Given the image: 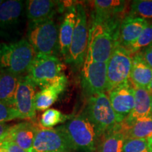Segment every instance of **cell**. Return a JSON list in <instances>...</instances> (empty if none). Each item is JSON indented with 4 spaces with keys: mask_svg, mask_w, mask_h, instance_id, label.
<instances>
[{
    "mask_svg": "<svg viewBox=\"0 0 152 152\" xmlns=\"http://www.w3.org/2000/svg\"><path fill=\"white\" fill-rule=\"evenodd\" d=\"M8 133H9V132H7V134H5L4 135H3L2 137H0V147H1L4 142L6 140H7V137H8Z\"/></svg>",
    "mask_w": 152,
    "mask_h": 152,
    "instance_id": "d6a6232c",
    "label": "cell"
},
{
    "mask_svg": "<svg viewBox=\"0 0 152 152\" xmlns=\"http://www.w3.org/2000/svg\"><path fill=\"white\" fill-rule=\"evenodd\" d=\"M73 117L71 115H65L57 109H49L42 115L39 124L44 128H52L61 123L69 121Z\"/></svg>",
    "mask_w": 152,
    "mask_h": 152,
    "instance_id": "d4e9b609",
    "label": "cell"
},
{
    "mask_svg": "<svg viewBox=\"0 0 152 152\" xmlns=\"http://www.w3.org/2000/svg\"><path fill=\"white\" fill-rule=\"evenodd\" d=\"M35 56V50L26 39L0 43V73L18 76L28 73Z\"/></svg>",
    "mask_w": 152,
    "mask_h": 152,
    "instance_id": "7a4b0ae2",
    "label": "cell"
},
{
    "mask_svg": "<svg viewBox=\"0 0 152 152\" xmlns=\"http://www.w3.org/2000/svg\"><path fill=\"white\" fill-rule=\"evenodd\" d=\"M147 90H148V91H149L150 93H151V94H152V80L151 82V83H150V84H149V87H148Z\"/></svg>",
    "mask_w": 152,
    "mask_h": 152,
    "instance_id": "e575fe53",
    "label": "cell"
},
{
    "mask_svg": "<svg viewBox=\"0 0 152 152\" xmlns=\"http://www.w3.org/2000/svg\"><path fill=\"white\" fill-rule=\"evenodd\" d=\"M141 54L143 57L144 60L148 64L150 68H152V44L146 48L142 49Z\"/></svg>",
    "mask_w": 152,
    "mask_h": 152,
    "instance_id": "4dcf8cb0",
    "label": "cell"
},
{
    "mask_svg": "<svg viewBox=\"0 0 152 152\" xmlns=\"http://www.w3.org/2000/svg\"><path fill=\"white\" fill-rule=\"evenodd\" d=\"M107 93L118 123H121L130 115L134 108L135 98L134 85L129 80Z\"/></svg>",
    "mask_w": 152,
    "mask_h": 152,
    "instance_id": "7c38bea8",
    "label": "cell"
},
{
    "mask_svg": "<svg viewBox=\"0 0 152 152\" xmlns=\"http://www.w3.org/2000/svg\"><path fill=\"white\" fill-rule=\"evenodd\" d=\"M123 152H150L146 139L128 138L125 140Z\"/></svg>",
    "mask_w": 152,
    "mask_h": 152,
    "instance_id": "83f0119b",
    "label": "cell"
},
{
    "mask_svg": "<svg viewBox=\"0 0 152 152\" xmlns=\"http://www.w3.org/2000/svg\"><path fill=\"white\" fill-rule=\"evenodd\" d=\"M0 152H26L21 147L10 140H6L0 147Z\"/></svg>",
    "mask_w": 152,
    "mask_h": 152,
    "instance_id": "f546056e",
    "label": "cell"
},
{
    "mask_svg": "<svg viewBox=\"0 0 152 152\" xmlns=\"http://www.w3.org/2000/svg\"><path fill=\"white\" fill-rule=\"evenodd\" d=\"M133 55L119 45L115 46L107 62L106 92L130 80Z\"/></svg>",
    "mask_w": 152,
    "mask_h": 152,
    "instance_id": "ba28073f",
    "label": "cell"
},
{
    "mask_svg": "<svg viewBox=\"0 0 152 152\" xmlns=\"http://www.w3.org/2000/svg\"><path fill=\"white\" fill-rule=\"evenodd\" d=\"M24 9L23 1L9 0L0 5V28L9 30L14 28L20 20Z\"/></svg>",
    "mask_w": 152,
    "mask_h": 152,
    "instance_id": "d6986e66",
    "label": "cell"
},
{
    "mask_svg": "<svg viewBox=\"0 0 152 152\" xmlns=\"http://www.w3.org/2000/svg\"><path fill=\"white\" fill-rule=\"evenodd\" d=\"M81 86L87 97L106 93L107 89V63L94 61L85 57L81 71Z\"/></svg>",
    "mask_w": 152,
    "mask_h": 152,
    "instance_id": "9c48e42d",
    "label": "cell"
},
{
    "mask_svg": "<svg viewBox=\"0 0 152 152\" xmlns=\"http://www.w3.org/2000/svg\"><path fill=\"white\" fill-rule=\"evenodd\" d=\"M151 114H152V94L151 96Z\"/></svg>",
    "mask_w": 152,
    "mask_h": 152,
    "instance_id": "d590c367",
    "label": "cell"
},
{
    "mask_svg": "<svg viewBox=\"0 0 152 152\" xmlns=\"http://www.w3.org/2000/svg\"><path fill=\"white\" fill-rule=\"evenodd\" d=\"M147 141H148V145H149L150 152H152V135L148 139Z\"/></svg>",
    "mask_w": 152,
    "mask_h": 152,
    "instance_id": "836d02e7",
    "label": "cell"
},
{
    "mask_svg": "<svg viewBox=\"0 0 152 152\" xmlns=\"http://www.w3.org/2000/svg\"><path fill=\"white\" fill-rule=\"evenodd\" d=\"M67 83V77L65 74H63L51 84L40 89L35 96L36 111H42L49 109L58 99V96L65 90Z\"/></svg>",
    "mask_w": 152,
    "mask_h": 152,
    "instance_id": "2e32d148",
    "label": "cell"
},
{
    "mask_svg": "<svg viewBox=\"0 0 152 152\" xmlns=\"http://www.w3.org/2000/svg\"><path fill=\"white\" fill-rule=\"evenodd\" d=\"M66 1L53 0H29L26 3V16L29 24L38 23L52 19L57 9H66L69 4Z\"/></svg>",
    "mask_w": 152,
    "mask_h": 152,
    "instance_id": "4fadbf2b",
    "label": "cell"
},
{
    "mask_svg": "<svg viewBox=\"0 0 152 152\" xmlns=\"http://www.w3.org/2000/svg\"><path fill=\"white\" fill-rule=\"evenodd\" d=\"M58 152H68V151H58Z\"/></svg>",
    "mask_w": 152,
    "mask_h": 152,
    "instance_id": "74e56055",
    "label": "cell"
},
{
    "mask_svg": "<svg viewBox=\"0 0 152 152\" xmlns=\"http://www.w3.org/2000/svg\"><path fill=\"white\" fill-rule=\"evenodd\" d=\"M20 76L9 73H0V102L14 106Z\"/></svg>",
    "mask_w": 152,
    "mask_h": 152,
    "instance_id": "603a6c76",
    "label": "cell"
},
{
    "mask_svg": "<svg viewBox=\"0 0 152 152\" xmlns=\"http://www.w3.org/2000/svg\"><path fill=\"white\" fill-rule=\"evenodd\" d=\"M126 139H146L148 140L152 135V115L139 120L132 126L123 130Z\"/></svg>",
    "mask_w": 152,
    "mask_h": 152,
    "instance_id": "cb8c5ba5",
    "label": "cell"
},
{
    "mask_svg": "<svg viewBox=\"0 0 152 152\" xmlns=\"http://www.w3.org/2000/svg\"><path fill=\"white\" fill-rule=\"evenodd\" d=\"M60 126L66 133L73 151H96L100 137L94 123L84 112L73 116L65 124Z\"/></svg>",
    "mask_w": 152,
    "mask_h": 152,
    "instance_id": "3957f363",
    "label": "cell"
},
{
    "mask_svg": "<svg viewBox=\"0 0 152 152\" xmlns=\"http://www.w3.org/2000/svg\"><path fill=\"white\" fill-rule=\"evenodd\" d=\"M77 20L76 4L72 2L66 8V11L58 30V52L66 59L68 56L73 38L74 29Z\"/></svg>",
    "mask_w": 152,
    "mask_h": 152,
    "instance_id": "9a60e30c",
    "label": "cell"
},
{
    "mask_svg": "<svg viewBox=\"0 0 152 152\" xmlns=\"http://www.w3.org/2000/svg\"><path fill=\"white\" fill-rule=\"evenodd\" d=\"M16 119H20L16 107L0 102V123H5Z\"/></svg>",
    "mask_w": 152,
    "mask_h": 152,
    "instance_id": "f1b7e54d",
    "label": "cell"
},
{
    "mask_svg": "<svg viewBox=\"0 0 152 152\" xmlns=\"http://www.w3.org/2000/svg\"><path fill=\"white\" fill-rule=\"evenodd\" d=\"M126 135L121 123L100 138L97 152H123Z\"/></svg>",
    "mask_w": 152,
    "mask_h": 152,
    "instance_id": "44dd1931",
    "label": "cell"
},
{
    "mask_svg": "<svg viewBox=\"0 0 152 152\" xmlns=\"http://www.w3.org/2000/svg\"><path fill=\"white\" fill-rule=\"evenodd\" d=\"M83 112L94 123L100 138L119 124L109 96L106 93L89 97Z\"/></svg>",
    "mask_w": 152,
    "mask_h": 152,
    "instance_id": "277c9868",
    "label": "cell"
},
{
    "mask_svg": "<svg viewBox=\"0 0 152 152\" xmlns=\"http://www.w3.org/2000/svg\"><path fill=\"white\" fill-rule=\"evenodd\" d=\"M2 3H3V1H1V0H0V5H1Z\"/></svg>",
    "mask_w": 152,
    "mask_h": 152,
    "instance_id": "8d00e7d4",
    "label": "cell"
},
{
    "mask_svg": "<svg viewBox=\"0 0 152 152\" xmlns=\"http://www.w3.org/2000/svg\"><path fill=\"white\" fill-rule=\"evenodd\" d=\"M128 15L139 17L151 22L152 20V0H135L132 1Z\"/></svg>",
    "mask_w": 152,
    "mask_h": 152,
    "instance_id": "484cf974",
    "label": "cell"
},
{
    "mask_svg": "<svg viewBox=\"0 0 152 152\" xmlns=\"http://www.w3.org/2000/svg\"><path fill=\"white\" fill-rule=\"evenodd\" d=\"M73 151L66 133L61 126L56 128L39 127L35 134L33 152H58Z\"/></svg>",
    "mask_w": 152,
    "mask_h": 152,
    "instance_id": "30bf717a",
    "label": "cell"
},
{
    "mask_svg": "<svg viewBox=\"0 0 152 152\" xmlns=\"http://www.w3.org/2000/svg\"><path fill=\"white\" fill-rule=\"evenodd\" d=\"M152 22H149L139 17L125 16L121 21L119 30L118 43L127 48L134 42L142 33V31Z\"/></svg>",
    "mask_w": 152,
    "mask_h": 152,
    "instance_id": "e0dca14e",
    "label": "cell"
},
{
    "mask_svg": "<svg viewBox=\"0 0 152 152\" xmlns=\"http://www.w3.org/2000/svg\"><path fill=\"white\" fill-rule=\"evenodd\" d=\"M11 127V126H10V125L6 124V123H0V137L4 135L5 134H7L9 132Z\"/></svg>",
    "mask_w": 152,
    "mask_h": 152,
    "instance_id": "1f68e13d",
    "label": "cell"
},
{
    "mask_svg": "<svg viewBox=\"0 0 152 152\" xmlns=\"http://www.w3.org/2000/svg\"><path fill=\"white\" fill-rule=\"evenodd\" d=\"M35 87L28 75L20 76L14 104L20 119L31 121L36 117Z\"/></svg>",
    "mask_w": 152,
    "mask_h": 152,
    "instance_id": "8fae6325",
    "label": "cell"
},
{
    "mask_svg": "<svg viewBox=\"0 0 152 152\" xmlns=\"http://www.w3.org/2000/svg\"><path fill=\"white\" fill-rule=\"evenodd\" d=\"M152 44V23L140 34L139 37L130 46L127 47L128 50L132 55L141 52L142 49L149 46Z\"/></svg>",
    "mask_w": 152,
    "mask_h": 152,
    "instance_id": "4316f807",
    "label": "cell"
},
{
    "mask_svg": "<svg viewBox=\"0 0 152 152\" xmlns=\"http://www.w3.org/2000/svg\"><path fill=\"white\" fill-rule=\"evenodd\" d=\"M77 20L68 56L65 59L68 64L78 70L83 67L86 56L89 38V26L85 7L76 4Z\"/></svg>",
    "mask_w": 152,
    "mask_h": 152,
    "instance_id": "8992f818",
    "label": "cell"
},
{
    "mask_svg": "<svg viewBox=\"0 0 152 152\" xmlns=\"http://www.w3.org/2000/svg\"><path fill=\"white\" fill-rule=\"evenodd\" d=\"M39 128L32 122H23L11 126L7 140H10L21 147L26 152H33L35 134Z\"/></svg>",
    "mask_w": 152,
    "mask_h": 152,
    "instance_id": "ac0fdd59",
    "label": "cell"
},
{
    "mask_svg": "<svg viewBox=\"0 0 152 152\" xmlns=\"http://www.w3.org/2000/svg\"><path fill=\"white\" fill-rule=\"evenodd\" d=\"M134 86L135 98L132 112L123 122L121 123L123 130H126L138 121L152 115L151 109V94L147 89Z\"/></svg>",
    "mask_w": 152,
    "mask_h": 152,
    "instance_id": "5bb4252c",
    "label": "cell"
},
{
    "mask_svg": "<svg viewBox=\"0 0 152 152\" xmlns=\"http://www.w3.org/2000/svg\"><path fill=\"white\" fill-rule=\"evenodd\" d=\"M27 39L35 54L55 55L58 51V30L54 19L29 24Z\"/></svg>",
    "mask_w": 152,
    "mask_h": 152,
    "instance_id": "5b68a950",
    "label": "cell"
},
{
    "mask_svg": "<svg viewBox=\"0 0 152 152\" xmlns=\"http://www.w3.org/2000/svg\"><path fill=\"white\" fill-rule=\"evenodd\" d=\"M66 66L56 55L35 54L27 75L36 87L43 88L62 75Z\"/></svg>",
    "mask_w": 152,
    "mask_h": 152,
    "instance_id": "52a82bcc",
    "label": "cell"
},
{
    "mask_svg": "<svg viewBox=\"0 0 152 152\" xmlns=\"http://www.w3.org/2000/svg\"><path fill=\"white\" fill-rule=\"evenodd\" d=\"M125 16L106 17L92 13L85 57L94 61L108 62L118 44L120 26Z\"/></svg>",
    "mask_w": 152,
    "mask_h": 152,
    "instance_id": "6da1fadb",
    "label": "cell"
},
{
    "mask_svg": "<svg viewBox=\"0 0 152 152\" xmlns=\"http://www.w3.org/2000/svg\"><path fill=\"white\" fill-rule=\"evenodd\" d=\"M130 80L135 86L147 89L152 80V68L144 60L141 52L132 56V66Z\"/></svg>",
    "mask_w": 152,
    "mask_h": 152,
    "instance_id": "ffe728a7",
    "label": "cell"
},
{
    "mask_svg": "<svg viewBox=\"0 0 152 152\" xmlns=\"http://www.w3.org/2000/svg\"><path fill=\"white\" fill-rule=\"evenodd\" d=\"M93 14L101 16H124L128 2L121 0H95L92 1Z\"/></svg>",
    "mask_w": 152,
    "mask_h": 152,
    "instance_id": "7402d4cb",
    "label": "cell"
}]
</instances>
